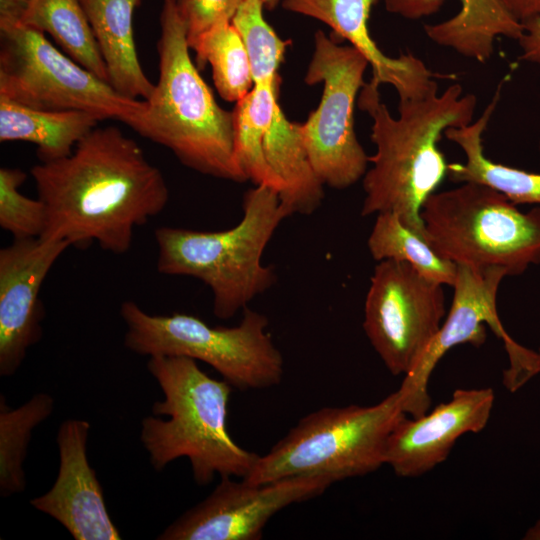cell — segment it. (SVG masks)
Returning a JSON list of instances; mask_svg holds the SVG:
<instances>
[{"instance_id":"6da1fadb","label":"cell","mask_w":540,"mask_h":540,"mask_svg":"<svg viewBox=\"0 0 540 540\" xmlns=\"http://www.w3.org/2000/svg\"><path fill=\"white\" fill-rule=\"evenodd\" d=\"M46 208L43 239L96 242L127 252L137 227L161 213L169 190L161 171L118 127H95L64 158L31 169Z\"/></svg>"},{"instance_id":"7a4b0ae2","label":"cell","mask_w":540,"mask_h":540,"mask_svg":"<svg viewBox=\"0 0 540 540\" xmlns=\"http://www.w3.org/2000/svg\"><path fill=\"white\" fill-rule=\"evenodd\" d=\"M357 104L373 121L371 140L376 146L369 156L372 167L363 176L362 216L394 213L426 240L421 209L448 172L438 144L448 128L473 122L475 95H463L460 84L442 93L436 87L421 98L399 102L395 118L381 101L379 87L369 81Z\"/></svg>"},{"instance_id":"3957f363","label":"cell","mask_w":540,"mask_h":540,"mask_svg":"<svg viewBox=\"0 0 540 540\" xmlns=\"http://www.w3.org/2000/svg\"><path fill=\"white\" fill-rule=\"evenodd\" d=\"M160 28L159 79L133 130L197 172L247 181L235 157L233 112L217 104L190 58L178 0H164Z\"/></svg>"},{"instance_id":"277c9868","label":"cell","mask_w":540,"mask_h":540,"mask_svg":"<svg viewBox=\"0 0 540 540\" xmlns=\"http://www.w3.org/2000/svg\"><path fill=\"white\" fill-rule=\"evenodd\" d=\"M147 369L163 393L152 405L153 415L141 422L140 441L153 468L161 471L186 457L199 485L216 475L245 478L259 455L239 446L227 430L231 385L184 356H151Z\"/></svg>"},{"instance_id":"5b68a950","label":"cell","mask_w":540,"mask_h":540,"mask_svg":"<svg viewBox=\"0 0 540 540\" xmlns=\"http://www.w3.org/2000/svg\"><path fill=\"white\" fill-rule=\"evenodd\" d=\"M291 215L275 189L256 185L244 195L243 217L232 228L155 229L157 270L201 280L212 292L214 315L229 319L275 283L274 270L261 258L280 223Z\"/></svg>"},{"instance_id":"8992f818","label":"cell","mask_w":540,"mask_h":540,"mask_svg":"<svg viewBox=\"0 0 540 540\" xmlns=\"http://www.w3.org/2000/svg\"><path fill=\"white\" fill-rule=\"evenodd\" d=\"M404 415L399 389L371 406L323 407L302 417L242 479L263 484L324 476L337 482L369 474L385 465L388 437Z\"/></svg>"},{"instance_id":"52a82bcc","label":"cell","mask_w":540,"mask_h":540,"mask_svg":"<svg viewBox=\"0 0 540 540\" xmlns=\"http://www.w3.org/2000/svg\"><path fill=\"white\" fill-rule=\"evenodd\" d=\"M420 217L431 248L457 265L508 276L540 264V206L524 213L500 192L468 182L433 193Z\"/></svg>"},{"instance_id":"ba28073f","label":"cell","mask_w":540,"mask_h":540,"mask_svg":"<svg viewBox=\"0 0 540 540\" xmlns=\"http://www.w3.org/2000/svg\"><path fill=\"white\" fill-rule=\"evenodd\" d=\"M126 325L124 345L144 356H184L213 367L231 386L241 390L278 385L284 361L267 332L268 319L243 309L239 325L210 326L183 313L152 315L134 301L120 308Z\"/></svg>"},{"instance_id":"9c48e42d","label":"cell","mask_w":540,"mask_h":540,"mask_svg":"<svg viewBox=\"0 0 540 540\" xmlns=\"http://www.w3.org/2000/svg\"><path fill=\"white\" fill-rule=\"evenodd\" d=\"M0 96L37 109L80 110L131 129L145 100L118 93L20 21H0Z\"/></svg>"},{"instance_id":"30bf717a","label":"cell","mask_w":540,"mask_h":540,"mask_svg":"<svg viewBox=\"0 0 540 540\" xmlns=\"http://www.w3.org/2000/svg\"><path fill=\"white\" fill-rule=\"evenodd\" d=\"M307 68L308 85L323 83L319 106L300 131L310 164L323 185L345 189L362 178L369 156L354 130V106L366 83V57L352 45H339L321 30Z\"/></svg>"},{"instance_id":"8fae6325","label":"cell","mask_w":540,"mask_h":540,"mask_svg":"<svg viewBox=\"0 0 540 540\" xmlns=\"http://www.w3.org/2000/svg\"><path fill=\"white\" fill-rule=\"evenodd\" d=\"M506 272L497 267L476 269L457 265L454 294L447 318L441 325L416 368L404 376L399 390L403 396V410L407 416L419 417L428 411L431 399L429 379L437 363L446 352L459 344L476 347L486 340L487 323L504 341L510 366L504 372V385L515 392L539 373L537 352L516 343L505 331L496 307V297Z\"/></svg>"},{"instance_id":"7c38bea8","label":"cell","mask_w":540,"mask_h":540,"mask_svg":"<svg viewBox=\"0 0 540 540\" xmlns=\"http://www.w3.org/2000/svg\"><path fill=\"white\" fill-rule=\"evenodd\" d=\"M443 285L406 262L378 261L364 305L363 329L388 371L411 373L445 316Z\"/></svg>"},{"instance_id":"4fadbf2b","label":"cell","mask_w":540,"mask_h":540,"mask_svg":"<svg viewBox=\"0 0 540 540\" xmlns=\"http://www.w3.org/2000/svg\"><path fill=\"white\" fill-rule=\"evenodd\" d=\"M334 482L299 476L263 484L222 477L201 502L184 512L158 540H258L280 510L321 495Z\"/></svg>"},{"instance_id":"5bb4252c","label":"cell","mask_w":540,"mask_h":540,"mask_svg":"<svg viewBox=\"0 0 540 540\" xmlns=\"http://www.w3.org/2000/svg\"><path fill=\"white\" fill-rule=\"evenodd\" d=\"M66 241L14 239L0 250V376L10 377L42 335L39 293Z\"/></svg>"},{"instance_id":"9a60e30c","label":"cell","mask_w":540,"mask_h":540,"mask_svg":"<svg viewBox=\"0 0 540 540\" xmlns=\"http://www.w3.org/2000/svg\"><path fill=\"white\" fill-rule=\"evenodd\" d=\"M495 394L491 388L456 389L430 413L404 415L388 437L384 461L397 476H421L444 462L456 441L487 425Z\"/></svg>"},{"instance_id":"2e32d148","label":"cell","mask_w":540,"mask_h":540,"mask_svg":"<svg viewBox=\"0 0 540 540\" xmlns=\"http://www.w3.org/2000/svg\"><path fill=\"white\" fill-rule=\"evenodd\" d=\"M90 427L82 419L61 423L56 437L57 477L52 487L30 504L62 524L75 540H119L121 535L109 516L101 484L88 461Z\"/></svg>"},{"instance_id":"e0dca14e","label":"cell","mask_w":540,"mask_h":540,"mask_svg":"<svg viewBox=\"0 0 540 540\" xmlns=\"http://www.w3.org/2000/svg\"><path fill=\"white\" fill-rule=\"evenodd\" d=\"M379 0H283L284 9L319 20L328 25L334 37L346 39L368 60L370 80L376 86L388 84L396 90L399 102L425 96L440 77L411 52L392 58L385 55L372 39L368 21Z\"/></svg>"},{"instance_id":"ac0fdd59","label":"cell","mask_w":540,"mask_h":540,"mask_svg":"<svg viewBox=\"0 0 540 540\" xmlns=\"http://www.w3.org/2000/svg\"><path fill=\"white\" fill-rule=\"evenodd\" d=\"M444 0H384L388 12L406 19L418 20L435 14ZM461 8L453 17L436 24L424 25L428 38L439 46L480 63L494 53L499 36L518 40L523 24L500 0H459Z\"/></svg>"},{"instance_id":"d6986e66","label":"cell","mask_w":540,"mask_h":540,"mask_svg":"<svg viewBox=\"0 0 540 540\" xmlns=\"http://www.w3.org/2000/svg\"><path fill=\"white\" fill-rule=\"evenodd\" d=\"M141 0H81L101 56L108 83L123 96L147 100L153 84L140 64L133 16Z\"/></svg>"},{"instance_id":"ffe728a7","label":"cell","mask_w":540,"mask_h":540,"mask_svg":"<svg viewBox=\"0 0 540 540\" xmlns=\"http://www.w3.org/2000/svg\"><path fill=\"white\" fill-rule=\"evenodd\" d=\"M501 85L481 116L462 127L448 128L444 136L456 143L466 156L465 163L448 164L447 177L456 183H477L505 195L514 204L540 206V173H534L491 161L484 155L483 133L500 97Z\"/></svg>"},{"instance_id":"44dd1931","label":"cell","mask_w":540,"mask_h":540,"mask_svg":"<svg viewBox=\"0 0 540 540\" xmlns=\"http://www.w3.org/2000/svg\"><path fill=\"white\" fill-rule=\"evenodd\" d=\"M101 121L80 110H44L0 96V141L37 146L40 161L64 158Z\"/></svg>"},{"instance_id":"7402d4cb","label":"cell","mask_w":540,"mask_h":540,"mask_svg":"<svg viewBox=\"0 0 540 540\" xmlns=\"http://www.w3.org/2000/svg\"><path fill=\"white\" fill-rule=\"evenodd\" d=\"M20 22L49 34L65 54L108 82L106 65L81 0H28Z\"/></svg>"},{"instance_id":"603a6c76","label":"cell","mask_w":540,"mask_h":540,"mask_svg":"<svg viewBox=\"0 0 540 540\" xmlns=\"http://www.w3.org/2000/svg\"><path fill=\"white\" fill-rule=\"evenodd\" d=\"M280 81L253 86L236 102L234 118V148L236 161L256 185H266L279 195L283 184L266 161L262 140L267 122L278 103Z\"/></svg>"},{"instance_id":"cb8c5ba5","label":"cell","mask_w":540,"mask_h":540,"mask_svg":"<svg viewBox=\"0 0 540 540\" xmlns=\"http://www.w3.org/2000/svg\"><path fill=\"white\" fill-rule=\"evenodd\" d=\"M198 69L210 64L215 87L229 102H238L253 88L248 54L231 21H221L188 42Z\"/></svg>"},{"instance_id":"d4e9b609","label":"cell","mask_w":540,"mask_h":540,"mask_svg":"<svg viewBox=\"0 0 540 540\" xmlns=\"http://www.w3.org/2000/svg\"><path fill=\"white\" fill-rule=\"evenodd\" d=\"M53 397L45 392L34 394L16 408L7 405L0 395V494L21 493L26 487L24 460L32 432L54 410Z\"/></svg>"},{"instance_id":"484cf974","label":"cell","mask_w":540,"mask_h":540,"mask_svg":"<svg viewBox=\"0 0 540 540\" xmlns=\"http://www.w3.org/2000/svg\"><path fill=\"white\" fill-rule=\"evenodd\" d=\"M368 249L376 261L406 262L427 279L453 286L457 264L439 256L419 234L394 213H379L368 238Z\"/></svg>"},{"instance_id":"4316f807","label":"cell","mask_w":540,"mask_h":540,"mask_svg":"<svg viewBox=\"0 0 540 540\" xmlns=\"http://www.w3.org/2000/svg\"><path fill=\"white\" fill-rule=\"evenodd\" d=\"M263 8L260 0H245L231 20L245 45L253 86L280 81L278 69L291 45L290 40L281 39L267 23Z\"/></svg>"},{"instance_id":"83f0119b","label":"cell","mask_w":540,"mask_h":540,"mask_svg":"<svg viewBox=\"0 0 540 540\" xmlns=\"http://www.w3.org/2000/svg\"><path fill=\"white\" fill-rule=\"evenodd\" d=\"M26 177L17 168L0 169V226L14 239L41 237L46 226L44 203L19 191Z\"/></svg>"},{"instance_id":"f1b7e54d","label":"cell","mask_w":540,"mask_h":540,"mask_svg":"<svg viewBox=\"0 0 540 540\" xmlns=\"http://www.w3.org/2000/svg\"><path fill=\"white\" fill-rule=\"evenodd\" d=\"M245 0H181L178 2L187 26V41L221 21H231Z\"/></svg>"},{"instance_id":"f546056e","label":"cell","mask_w":540,"mask_h":540,"mask_svg":"<svg viewBox=\"0 0 540 540\" xmlns=\"http://www.w3.org/2000/svg\"><path fill=\"white\" fill-rule=\"evenodd\" d=\"M523 32L519 39L520 59L540 65V17L522 23Z\"/></svg>"},{"instance_id":"4dcf8cb0","label":"cell","mask_w":540,"mask_h":540,"mask_svg":"<svg viewBox=\"0 0 540 540\" xmlns=\"http://www.w3.org/2000/svg\"><path fill=\"white\" fill-rule=\"evenodd\" d=\"M520 22L540 17V0H500Z\"/></svg>"},{"instance_id":"1f68e13d","label":"cell","mask_w":540,"mask_h":540,"mask_svg":"<svg viewBox=\"0 0 540 540\" xmlns=\"http://www.w3.org/2000/svg\"><path fill=\"white\" fill-rule=\"evenodd\" d=\"M28 0H0V21H20Z\"/></svg>"},{"instance_id":"d6a6232c","label":"cell","mask_w":540,"mask_h":540,"mask_svg":"<svg viewBox=\"0 0 540 540\" xmlns=\"http://www.w3.org/2000/svg\"><path fill=\"white\" fill-rule=\"evenodd\" d=\"M524 540H540V518L525 532Z\"/></svg>"},{"instance_id":"836d02e7","label":"cell","mask_w":540,"mask_h":540,"mask_svg":"<svg viewBox=\"0 0 540 540\" xmlns=\"http://www.w3.org/2000/svg\"><path fill=\"white\" fill-rule=\"evenodd\" d=\"M263 5H264V8L268 9V10H273L280 2V0H260Z\"/></svg>"},{"instance_id":"e575fe53","label":"cell","mask_w":540,"mask_h":540,"mask_svg":"<svg viewBox=\"0 0 540 540\" xmlns=\"http://www.w3.org/2000/svg\"><path fill=\"white\" fill-rule=\"evenodd\" d=\"M537 354H538L539 372H540V348H539V351L537 352Z\"/></svg>"},{"instance_id":"d590c367","label":"cell","mask_w":540,"mask_h":540,"mask_svg":"<svg viewBox=\"0 0 540 540\" xmlns=\"http://www.w3.org/2000/svg\"><path fill=\"white\" fill-rule=\"evenodd\" d=\"M181 1V0H178V2Z\"/></svg>"}]
</instances>
